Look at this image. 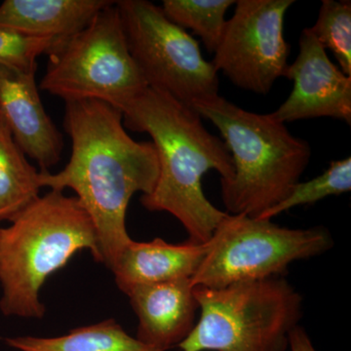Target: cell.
Segmentation results:
<instances>
[{"instance_id":"obj_15","label":"cell","mask_w":351,"mask_h":351,"mask_svg":"<svg viewBox=\"0 0 351 351\" xmlns=\"http://www.w3.org/2000/svg\"><path fill=\"white\" fill-rule=\"evenodd\" d=\"M40 172L27 160L0 112V221H11L39 197Z\"/></svg>"},{"instance_id":"obj_13","label":"cell","mask_w":351,"mask_h":351,"mask_svg":"<svg viewBox=\"0 0 351 351\" xmlns=\"http://www.w3.org/2000/svg\"><path fill=\"white\" fill-rule=\"evenodd\" d=\"M209 249V241L171 244L162 239L149 242L132 239L110 270L117 287L126 295L136 286L193 278Z\"/></svg>"},{"instance_id":"obj_7","label":"cell","mask_w":351,"mask_h":351,"mask_svg":"<svg viewBox=\"0 0 351 351\" xmlns=\"http://www.w3.org/2000/svg\"><path fill=\"white\" fill-rule=\"evenodd\" d=\"M209 242V251L191 279L193 287L223 288L280 276L291 263L322 255L334 244L323 226L288 228L271 219L230 214Z\"/></svg>"},{"instance_id":"obj_21","label":"cell","mask_w":351,"mask_h":351,"mask_svg":"<svg viewBox=\"0 0 351 351\" xmlns=\"http://www.w3.org/2000/svg\"><path fill=\"white\" fill-rule=\"evenodd\" d=\"M289 348L291 351H317L304 328L297 326L289 337Z\"/></svg>"},{"instance_id":"obj_11","label":"cell","mask_w":351,"mask_h":351,"mask_svg":"<svg viewBox=\"0 0 351 351\" xmlns=\"http://www.w3.org/2000/svg\"><path fill=\"white\" fill-rule=\"evenodd\" d=\"M0 112L25 156L49 172L61 159L63 135L43 107L36 71L0 64Z\"/></svg>"},{"instance_id":"obj_2","label":"cell","mask_w":351,"mask_h":351,"mask_svg":"<svg viewBox=\"0 0 351 351\" xmlns=\"http://www.w3.org/2000/svg\"><path fill=\"white\" fill-rule=\"evenodd\" d=\"M126 129L147 133L158 159L156 188L141 202L152 212H167L179 219L191 243H206L226 212L207 199L203 176L216 170L232 179L234 164L226 143L205 128L195 108L147 87L119 108Z\"/></svg>"},{"instance_id":"obj_8","label":"cell","mask_w":351,"mask_h":351,"mask_svg":"<svg viewBox=\"0 0 351 351\" xmlns=\"http://www.w3.org/2000/svg\"><path fill=\"white\" fill-rule=\"evenodd\" d=\"M127 44L147 87L193 108L219 95V73L199 44L147 0H119Z\"/></svg>"},{"instance_id":"obj_10","label":"cell","mask_w":351,"mask_h":351,"mask_svg":"<svg viewBox=\"0 0 351 351\" xmlns=\"http://www.w3.org/2000/svg\"><path fill=\"white\" fill-rule=\"evenodd\" d=\"M285 77L292 92L272 117L285 124L297 120L332 117L351 124V76L332 63L311 29H302L299 54Z\"/></svg>"},{"instance_id":"obj_1","label":"cell","mask_w":351,"mask_h":351,"mask_svg":"<svg viewBox=\"0 0 351 351\" xmlns=\"http://www.w3.org/2000/svg\"><path fill=\"white\" fill-rule=\"evenodd\" d=\"M64 128L71 154L56 174L40 171V184L51 191L71 189L93 221L100 263L112 269L131 241L126 213L132 196L151 195L159 175L151 142H137L127 134L122 112L104 101H68Z\"/></svg>"},{"instance_id":"obj_3","label":"cell","mask_w":351,"mask_h":351,"mask_svg":"<svg viewBox=\"0 0 351 351\" xmlns=\"http://www.w3.org/2000/svg\"><path fill=\"white\" fill-rule=\"evenodd\" d=\"M100 263L93 221L76 196L51 191L0 228V311L10 317L43 319L44 283L77 252Z\"/></svg>"},{"instance_id":"obj_18","label":"cell","mask_w":351,"mask_h":351,"mask_svg":"<svg viewBox=\"0 0 351 351\" xmlns=\"http://www.w3.org/2000/svg\"><path fill=\"white\" fill-rule=\"evenodd\" d=\"M351 191V158L330 162L323 174L311 181L298 182L287 197L267 210L258 219H271L300 205H311L328 196L341 195Z\"/></svg>"},{"instance_id":"obj_20","label":"cell","mask_w":351,"mask_h":351,"mask_svg":"<svg viewBox=\"0 0 351 351\" xmlns=\"http://www.w3.org/2000/svg\"><path fill=\"white\" fill-rule=\"evenodd\" d=\"M57 44L54 39L31 38L0 29V64L22 71H36V59L43 54L49 55Z\"/></svg>"},{"instance_id":"obj_16","label":"cell","mask_w":351,"mask_h":351,"mask_svg":"<svg viewBox=\"0 0 351 351\" xmlns=\"http://www.w3.org/2000/svg\"><path fill=\"white\" fill-rule=\"evenodd\" d=\"M5 343L17 351H159L127 334L114 319L76 328L55 338L16 337Z\"/></svg>"},{"instance_id":"obj_9","label":"cell","mask_w":351,"mask_h":351,"mask_svg":"<svg viewBox=\"0 0 351 351\" xmlns=\"http://www.w3.org/2000/svg\"><path fill=\"white\" fill-rule=\"evenodd\" d=\"M294 0H239L213 64L235 86L265 95L285 77L290 44L284 38V19Z\"/></svg>"},{"instance_id":"obj_19","label":"cell","mask_w":351,"mask_h":351,"mask_svg":"<svg viewBox=\"0 0 351 351\" xmlns=\"http://www.w3.org/2000/svg\"><path fill=\"white\" fill-rule=\"evenodd\" d=\"M313 36L325 49L331 50L346 75L351 76V2L323 0L313 27Z\"/></svg>"},{"instance_id":"obj_17","label":"cell","mask_w":351,"mask_h":351,"mask_svg":"<svg viewBox=\"0 0 351 351\" xmlns=\"http://www.w3.org/2000/svg\"><path fill=\"white\" fill-rule=\"evenodd\" d=\"M234 0H164L166 17L182 29H191L199 36L210 53L217 50L226 23V14Z\"/></svg>"},{"instance_id":"obj_5","label":"cell","mask_w":351,"mask_h":351,"mask_svg":"<svg viewBox=\"0 0 351 351\" xmlns=\"http://www.w3.org/2000/svg\"><path fill=\"white\" fill-rule=\"evenodd\" d=\"M193 293L200 318L182 351H286L302 319V295L280 276Z\"/></svg>"},{"instance_id":"obj_6","label":"cell","mask_w":351,"mask_h":351,"mask_svg":"<svg viewBox=\"0 0 351 351\" xmlns=\"http://www.w3.org/2000/svg\"><path fill=\"white\" fill-rule=\"evenodd\" d=\"M39 87L66 103L96 100L117 110L147 89L115 1L51 51Z\"/></svg>"},{"instance_id":"obj_14","label":"cell","mask_w":351,"mask_h":351,"mask_svg":"<svg viewBox=\"0 0 351 351\" xmlns=\"http://www.w3.org/2000/svg\"><path fill=\"white\" fill-rule=\"evenodd\" d=\"M110 0H5L0 29L63 43L82 31Z\"/></svg>"},{"instance_id":"obj_12","label":"cell","mask_w":351,"mask_h":351,"mask_svg":"<svg viewBox=\"0 0 351 351\" xmlns=\"http://www.w3.org/2000/svg\"><path fill=\"white\" fill-rule=\"evenodd\" d=\"M137 314V339L154 350L179 346L195 327L199 309L191 279L140 285L127 292Z\"/></svg>"},{"instance_id":"obj_4","label":"cell","mask_w":351,"mask_h":351,"mask_svg":"<svg viewBox=\"0 0 351 351\" xmlns=\"http://www.w3.org/2000/svg\"><path fill=\"white\" fill-rule=\"evenodd\" d=\"M193 108L218 128L232 154L234 175L221 180L226 213L258 218L287 197L311 160L306 140L271 113L248 112L219 95Z\"/></svg>"}]
</instances>
